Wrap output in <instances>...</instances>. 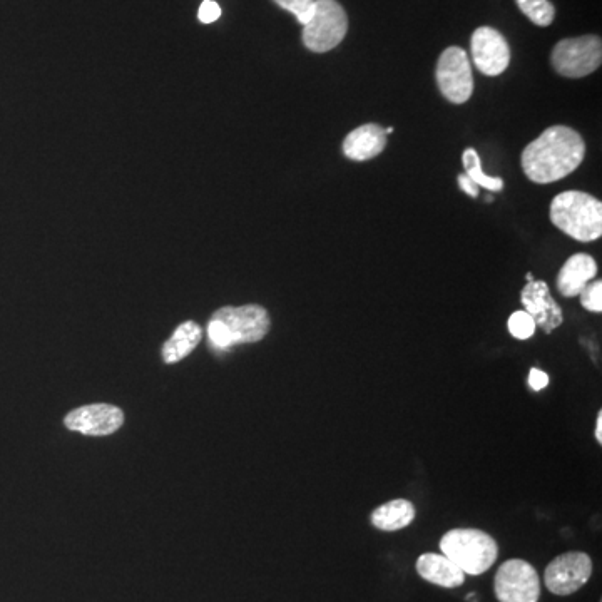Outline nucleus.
Instances as JSON below:
<instances>
[{
  "label": "nucleus",
  "instance_id": "obj_1",
  "mask_svg": "<svg viewBox=\"0 0 602 602\" xmlns=\"http://www.w3.org/2000/svg\"><path fill=\"white\" fill-rule=\"evenodd\" d=\"M584 154L581 134L566 126H552L524 149L522 169L534 183H556L581 166Z\"/></svg>",
  "mask_w": 602,
  "mask_h": 602
},
{
  "label": "nucleus",
  "instance_id": "obj_2",
  "mask_svg": "<svg viewBox=\"0 0 602 602\" xmlns=\"http://www.w3.org/2000/svg\"><path fill=\"white\" fill-rule=\"evenodd\" d=\"M270 327V315L260 305L223 307L208 323V338L213 347L230 350L241 343L261 342Z\"/></svg>",
  "mask_w": 602,
  "mask_h": 602
},
{
  "label": "nucleus",
  "instance_id": "obj_3",
  "mask_svg": "<svg viewBox=\"0 0 602 602\" xmlns=\"http://www.w3.org/2000/svg\"><path fill=\"white\" fill-rule=\"evenodd\" d=\"M551 221L572 240L591 243L602 236V203L582 191H566L552 199Z\"/></svg>",
  "mask_w": 602,
  "mask_h": 602
},
{
  "label": "nucleus",
  "instance_id": "obj_4",
  "mask_svg": "<svg viewBox=\"0 0 602 602\" xmlns=\"http://www.w3.org/2000/svg\"><path fill=\"white\" fill-rule=\"evenodd\" d=\"M440 551L470 576L489 571L499 556L494 537L479 529H452L442 537Z\"/></svg>",
  "mask_w": 602,
  "mask_h": 602
},
{
  "label": "nucleus",
  "instance_id": "obj_5",
  "mask_svg": "<svg viewBox=\"0 0 602 602\" xmlns=\"http://www.w3.org/2000/svg\"><path fill=\"white\" fill-rule=\"evenodd\" d=\"M347 12L337 0H315L312 17L303 26V44L312 52L332 51L345 39Z\"/></svg>",
  "mask_w": 602,
  "mask_h": 602
},
{
  "label": "nucleus",
  "instance_id": "obj_6",
  "mask_svg": "<svg viewBox=\"0 0 602 602\" xmlns=\"http://www.w3.org/2000/svg\"><path fill=\"white\" fill-rule=\"evenodd\" d=\"M602 61V42L597 36L564 39L552 51V67L557 74L579 79L597 71Z\"/></svg>",
  "mask_w": 602,
  "mask_h": 602
},
{
  "label": "nucleus",
  "instance_id": "obj_7",
  "mask_svg": "<svg viewBox=\"0 0 602 602\" xmlns=\"http://www.w3.org/2000/svg\"><path fill=\"white\" fill-rule=\"evenodd\" d=\"M494 589L499 602H539L541 579L529 562L511 559L495 574Z\"/></svg>",
  "mask_w": 602,
  "mask_h": 602
},
{
  "label": "nucleus",
  "instance_id": "obj_8",
  "mask_svg": "<svg viewBox=\"0 0 602 602\" xmlns=\"http://www.w3.org/2000/svg\"><path fill=\"white\" fill-rule=\"evenodd\" d=\"M435 77L440 92L450 103H467L474 92V77L469 56L460 47H449L442 52Z\"/></svg>",
  "mask_w": 602,
  "mask_h": 602
},
{
  "label": "nucleus",
  "instance_id": "obj_9",
  "mask_svg": "<svg viewBox=\"0 0 602 602\" xmlns=\"http://www.w3.org/2000/svg\"><path fill=\"white\" fill-rule=\"evenodd\" d=\"M591 576L592 561L586 552H566L547 566L544 582L552 594L569 596L579 591Z\"/></svg>",
  "mask_w": 602,
  "mask_h": 602
},
{
  "label": "nucleus",
  "instance_id": "obj_10",
  "mask_svg": "<svg viewBox=\"0 0 602 602\" xmlns=\"http://www.w3.org/2000/svg\"><path fill=\"white\" fill-rule=\"evenodd\" d=\"M472 59L485 76H500L511 64V47L506 37L492 27H479L472 34Z\"/></svg>",
  "mask_w": 602,
  "mask_h": 602
},
{
  "label": "nucleus",
  "instance_id": "obj_11",
  "mask_svg": "<svg viewBox=\"0 0 602 602\" xmlns=\"http://www.w3.org/2000/svg\"><path fill=\"white\" fill-rule=\"evenodd\" d=\"M521 301L526 307V312L536 322V327H541L547 335L561 327L564 322L561 307L552 298L546 281H527L521 293Z\"/></svg>",
  "mask_w": 602,
  "mask_h": 602
},
{
  "label": "nucleus",
  "instance_id": "obj_12",
  "mask_svg": "<svg viewBox=\"0 0 602 602\" xmlns=\"http://www.w3.org/2000/svg\"><path fill=\"white\" fill-rule=\"evenodd\" d=\"M66 427L86 435H109L123 425L124 414L108 404L87 405L67 414Z\"/></svg>",
  "mask_w": 602,
  "mask_h": 602
},
{
  "label": "nucleus",
  "instance_id": "obj_13",
  "mask_svg": "<svg viewBox=\"0 0 602 602\" xmlns=\"http://www.w3.org/2000/svg\"><path fill=\"white\" fill-rule=\"evenodd\" d=\"M597 275L596 260L586 253H576L564 263L557 275V288L566 298L579 296Z\"/></svg>",
  "mask_w": 602,
  "mask_h": 602
},
{
  "label": "nucleus",
  "instance_id": "obj_14",
  "mask_svg": "<svg viewBox=\"0 0 602 602\" xmlns=\"http://www.w3.org/2000/svg\"><path fill=\"white\" fill-rule=\"evenodd\" d=\"M387 146V134L378 124H363L343 141V154L352 161L377 158Z\"/></svg>",
  "mask_w": 602,
  "mask_h": 602
},
{
  "label": "nucleus",
  "instance_id": "obj_15",
  "mask_svg": "<svg viewBox=\"0 0 602 602\" xmlns=\"http://www.w3.org/2000/svg\"><path fill=\"white\" fill-rule=\"evenodd\" d=\"M417 572L425 581L447 589H455L465 582L464 571L459 566H455L449 557L435 552H427L419 557Z\"/></svg>",
  "mask_w": 602,
  "mask_h": 602
},
{
  "label": "nucleus",
  "instance_id": "obj_16",
  "mask_svg": "<svg viewBox=\"0 0 602 602\" xmlns=\"http://www.w3.org/2000/svg\"><path fill=\"white\" fill-rule=\"evenodd\" d=\"M415 519V506L407 499L390 500L377 507L370 516L373 526L385 532L400 531L409 527Z\"/></svg>",
  "mask_w": 602,
  "mask_h": 602
},
{
  "label": "nucleus",
  "instance_id": "obj_17",
  "mask_svg": "<svg viewBox=\"0 0 602 602\" xmlns=\"http://www.w3.org/2000/svg\"><path fill=\"white\" fill-rule=\"evenodd\" d=\"M203 330L198 323L184 322L176 328L173 337L164 343L163 358L166 363H176L188 357L193 352L196 345L201 342Z\"/></svg>",
  "mask_w": 602,
  "mask_h": 602
},
{
  "label": "nucleus",
  "instance_id": "obj_18",
  "mask_svg": "<svg viewBox=\"0 0 602 602\" xmlns=\"http://www.w3.org/2000/svg\"><path fill=\"white\" fill-rule=\"evenodd\" d=\"M462 163H464L465 174L474 181L477 186L489 189V191H502L504 188V181L502 178H490L484 173L482 164H480L479 154L475 149L469 148L465 151L462 156Z\"/></svg>",
  "mask_w": 602,
  "mask_h": 602
},
{
  "label": "nucleus",
  "instance_id": "obj_19",
  "mask_svg": "<svg viewBox=\"0 0 602 602\" xmlns=\"http://www.w3.org/2000/svg\"><path fill=\"white\" fill-rule=\"evenodd\" d=\"M516 4L539 27L551 26L556 17V9L549 0H516Z\"/></svg>",
  "mask_w": 602,
  "mask_h": 602
},
{
  "label": "nucleus",
  "instance_id": "obj_20",
  "mask_svg": "<svg viewBox=\"0 0 602 602\" xmlns=\"http://www.w3.org/2000/svg\"><path fill=\"white\" fill-rule=\"evenodd\" d=\"M536 322L527 312L512 313L509 318V332L517 340H529L536 333Z\"/></svg>",
  "mask_w": 602,
  "mask_h": 602
},
{
  "label": "nucleus",
  "instance_id": "obj_21",
  "mask_svg": "<svg viewBox=\"0 0 602 602\" xmlns=\"http://www.w3.org/2000/svg\"><path fill=\"white\" fill-rule=\"evenodd\" d=\"M273 2L281 9L291 12L301 26H305L308 19L312 17L313 4H315V0H273Z\"/></svg>",
  "mask_w": 602,
  "mask_h": 602
},
{
  "label": "nucleus",
  "instance_id": "obj_22",
  "mask_svg": "<svg viewBox=\"0 0 602 602\" xmlns=\"http://www.w3.org/2000/svg\"><path fill=\"white\" fill-rule=\"evenodd\" d=\"M581 296V305L587 312H602V281L596 280L589 283L584 290L579 293Z\"/></svg>",
  "mask_w": 602,
  "mask_h": 602
},
{
  "label": "nucleus",
  "instance_id": "obj_23",
  "mask_svg": "<svg viewBox=\"0 0 602 602\" xmlns=\"http://www.w3.org/2000/svg\"><path fill=\"white\" fill-rule=\"evenodd\" d=\"M221 17V7L216 4L215 0H205L199 7L198 19L203 24H211L218 21Z\"/></svg>",
  "mask_w": 602,
  "mask_h": 602
},
{
  "label": "nucleus",
  "instance_id": "obj_24",
  "mask_svg": "<svg viewBox=\"0 0 602 602\" xmlns=\"http://www.w3.org/2000/svg\"><path fill=\"white\" fill-rule=\"evenodd\" d=\"M529 385H531L532 390L541 392L542 388H546L549 385V375L539 370V368H532L531 372H529Z\"/></svg>",
  "mask_w": 602,
  "mask_h": 602
},
{
  "label": "nucleus",
  "instance_id": "obj_25",
  "mask_svg": "<svg viewBox=\"0 0 602 602\" xmlns=\"http://www.w3.org/2000/svg\"><path fill=\"white\" fill-rule=\"evenodd\" d=\"M457 181H459L460 189H462L464 193L469 194L472 198H477V196H479V186H477L467 174H460Z\"/></svg>",
  "mask_w": 602,
  "mask_h": 602
},
{
  "label": "nucleus",
  "instance_id": "obj_26",
  "mask_svg": "<svg viewBox=\"0 0 602 602\" xmlns=\"http://www.w3.org/2000/svg\"><path fill=\"white\" fill-rule=\"evenodd\" d=\"M594 437H596L597 442L602 444V412L597 414L596 419V430H594Z\"/></svg>",
  "mask_w": 602,
  "mask_h": 602
},
{
  "label": "nucleus",
  "instance_id": "obj_27",
  "mask_svg": "<svg viewBox=\"0 0 602 602\" xmlns=\"http://www.w3.org/2000/svg\"><path fill=\"white\" fill-rule=\"evenodd\" d=\"M526 280H527V281H532V280H534V276H532V273H527V275H526Z\"/></svg>",
  "mask_w": 602,
  "mask_h": 602
},
{
  "label": "nucleus",
  "instance_id": "obj_28",
  "mask_svg": "<svg viewBox=\"0 0 602 602\" xmlns=\"http://www.w3.org/2000/svg\"><path fill=\"white\" fill-rule=\"evenodd\" d=\"M383 131H385V134H390L393 133V128L383 129Z\"/></svg>",
  "mask_w": 602,
  "mask_h": 602
}]
</instances>
